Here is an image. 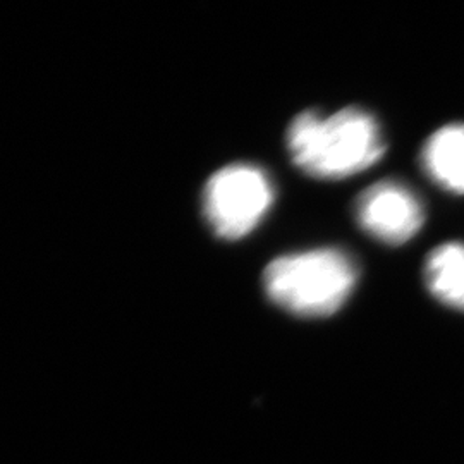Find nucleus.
I'll return each mask as SVG.
<instances>
[{
	"label": "nucleus",
	"instance_id": "nucleus-1",
	"mask_svg": "<svg viewBox=\"0 0 464 464\" xmlns=\"http://www.w3.org/2000/svg\"><path fill=\"white\" fill-rule=\"evenodd\" d=\"M285 143L293 162L316 179H346L377 164L385 140L377 119L358 107L332 116L304 111L287 128Z\"/></svg>",
	"mask_w": 464,
	"mask_h": 464
},
{
	"label": "nucleus",
	"instance_id": "nucleus-2",
	"mask_svg": "<svg viewBox=\"0 0 464 464\" xmlns=\"http://www.w3.org/2000/svg\"><path fill=\"white\" fill-rule=\"evenodd\" d=\"M358 282V266L346 251L318 248L282 255L264 272L266 296L282 310L304 318L337 314Z\"/></svg>",
	"mask_w": 464,
	"mask_h": 464
},
{
	"label": "nucleus",
	"instance_id": "nucleus-3",
	"mask_svg": "<svg viewBox=\"0 0 464 464\" xmlns=\"http://www.w3.org/2000/svg\"><path fill=\"white\" fill-rule=\"evenodd\" d=\"M276 189L266 170L234 164L216 172L203 189V214L217 236L239 239L272 208Z\"/></svg>",
	"mask_w": 464,
	"mask_h": 464
},
{
	"label": "nucleus",
	"instance_id": "nucleus-4",
	"mask_svg": "<svg viewBox=\"0 0 464 464\" xmlns=\"http://www.w3.org/2000/svg\"><path fill=\"white\" fill-rule=\"evenodd\" d=\"M354 217L366 234L391 246L408 243L425 224V210L415 191L394 179L368 186L356 198Z\"/></svg>",
	"mask_w": 464,
	"mask_h": 464
},
{
	"label": "nucleus",
	"instance_id": "nucleus-5",
	"mask_svg": "<svg viewBox=\"0 0 464 464\" xmlns=\"http://www.w3.org/2000/svg\"><path fill=\"white\" fill-rule=\"evenodd\" d=\"M420 160L433 183L464 195V124H448L429 136Z\"/></svg>",
	"mask_w": 464,
	"mask_h": 464
},
{
	"label": "nucleus",
	"instance_id": "nucleus-6",
	"mask_svg": "<svg viewBox=\"0 0 464 464\" xmlns=\"http://www.w3.org/2000/svg\"><path fill=\"white\" fill-rule=\"evenodd\" d=\"M423 274L433 298L464 312L463 243H444L433 249L427 256Z\"/></svg>",
	"mask_w": 464,
	"mask_h": 464
}]
</instances>
